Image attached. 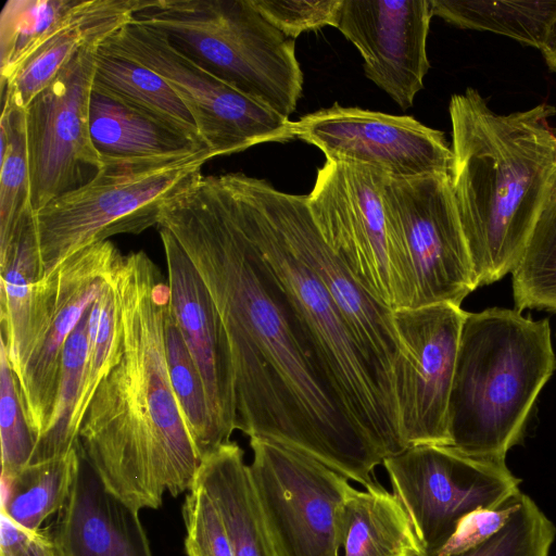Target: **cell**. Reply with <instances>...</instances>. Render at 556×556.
Wrapping results in <instances>:
<instances>
[{"mask_svg":"<svg viewBox=\"0 0 556 556\" xmlns=\"http://www.w3.org/2000/svg\"><path fill=\"white\" fill-rule=\"evenodd\" d=\"M268 200L287 240L319 278L355 336L371 368L394 399L393 374L405 358L393 309L377 300L327 244L307 204V195L280 191L269 182Z\"/></svg>","mask_w":556,"mask_h":556,"instance_id":"obj_17","label":"cell"},{"mask_svg":"<svg viewBox=\"0 0 556 556\" xmlns=\"http://www.w3.org/2000/svg\"><path fill=\"white\" fill-rule=\"evenodd\" d=\"M511 274L516 309L556 312V184Z\"/></svg>","mask_w":556,"mask_h":556,"instance_id":"obj_33","label":"cell"},{"mask_svg":"<svg viewBox=\"0 0 556 556\" xmlns=\"http://www.w3.org/2000/svg\"><path fill=\"white\" fill-rule=\"evenodd\" d=\"M453 192L477 287L517 267L556 184L554 106L498 114L468 87L453 94Z\"/></svg>","mask_w":556,"mask_h":556,"instance_id":"obj_3","label":"cell"},{"mask_svg":"<svg viewBox=\"0 0 556 556\" xmlns=\"http://www.w3.org/2000/svg\"><path fill=\"white\" fill-rule=\"evenodd\" d=\"M156 0H80L61 26L1 86L26 109L86 46L103 42Z\"/></svg>","mask_w":556,"mask_h":556,"instance_id":"obj_21","label":"cell"},{"mask_svg":"<svg viewBox=\"0 0 556 556\" xmlns=\"http://www.w3.org/2000/svg\"><path fill=\"white\" fill-rule=\"evenodd\" d=\"M101 43L84 47L25 109L34 212L86 184L102 165L89 127Z\"/></svg>","mask_w":556,"mask_h":556,"instance_id":"obj_14","label":"cell"},{"mask_svg":"<svg viewBox=\"0 0 556 556\" xmlns=\"http://www.w3.org/2000/svg\"><path fill=\"white\" fill-rule=\"evenodd\" d=\"M136 17L253 100L287 118L295 110L303 87L295 40L250 0H156Z\"/></svg>","mask_w":556,"mask_h":556,"instance_id":"obj_6","label":"cell"},{"mask_svg":"<svg viewBox=\"0 0 556 556\" xmlns=\"http://www.w3.org/2000/svg\"><path fill=\"white\" fill-rule=\"evenodd\" d=\"M214 155L194 152L102 159L94 176L35 212L41 278L80 249L157 225L165 203Z\"/></svg>","mask_w":556,"mask_h":556,"instance_id":"obj_7","label":"cell"},{"mask_svg":"<svg viewBox=\"0 0 556 556\" xmlns=\"http://www.w3.org/2000/svg\"><path fill=\"white\" fill-rule=\"evenodd\" d=\"M548 68L556 73V23L544 49L541 51Z\"/></svg>","mask_w":556,"mask_h":556,"instance_id":"obj_41","label":"cell"},{"mask_svg":"<svg viewBox=\"0 0 556 556\" xmlns=\"http://www.w3.org/2000/svg\"><path fill=\"white\" fill-rule=\"evenodd\" d=\"M0 273L1 337L16 376L28 351L34 292L41 279L34 211L20 220L7 245L0 248Z\"/></svg>","mask_w":556,"mask_h":556,"instance_id":"obj_25","label":"cell"},{"mask_svg":"<svg viewBox=\"0 0 556 556\" xmlns=\"http://www.w3.org/2000/svg\"><path fill=\"white\" fill-rule=\"evenodd\" d=\"M90 308L65 343L54 409L47 430L36 442L29 464L63 455L79 444L73 424L85 379Z\"/></svg>","mask_w":556,"mask_h":556,"instance_id":"obj_32","label":"cell"},{"mask_svg":"<svg viewBox=\"0 0 556 556\" xmlns=\"http://www.w3.org/2000/svg\"><path fill=\"white\" fill-rule=\"evenodd\" d=\"M80 463L79 444L70 452L28 464L10 478H1V511L17 526L41 530L51 515L66 504Z\"/></svg>","mask_w":556,"mask_h":556,"instance_id":"obj_26","label":"cell"},{"mask_svg":"<svg viewBox=\"0 0 556 556\" xmlns=\"http://www.w3.org/2000/svg\"><path fill=\"white\" fill-rule=\"evenodd\" d=\"M555 367L548 319L498 307L467 312L448 401V446L505 462Z\"/></svg>","mask_w":556,"mask_h":556,"instance_id":"obj_4","label":"cell"},{"mask_svg":"<svg viewBox=\"0 0 556 556\" xmlns=\"http://www.w3.org/2000/svg\"><path fill=\"white\" fill-rule=\"evenodd\" d=\"M122 341L123 324L112 270L90 308L85 379L73 424L78 440L83 420L99 384L119 361Z\"/></svg>","mask_w":556,"mask_h":556,"instance_id":"obj_34","label":"cell"},{"mask_svg":"<svg viewBox=\"0 0 556 556\" xmlns=\"http://www.w3.org/2000/svg\"><path fill=\"white\" fill-rule=\"evenodd\" d=\"M89 127L92 143L101 159L162 156L208 149L94 83L89 104Z\"/></svg>","mask_w":556,"mask_h":556,"instance_id":"obj_23","label":"cell"},{"mask_svg":"<svg viewBox=\"0 0 556 556\" xmlns=\"http://www.w3.org/2000/svg\"><path fill=\"white\" fill-rule=\"evenodd\" d=\"M555 536L553 522L531 497L521 493L517 509L495 535L453 556H548Z\"/></svg>","mask_w":556,"mask_h":556,"instance_id":"obj_35","label":"cell"},{"mask_svg":"<svg viewBox=\"0 0 556 556\" xmlns=\"http://www.w3.org/2000/svg\"><path fill=\"white\" fill-rule=\"evenodd\" d=\"M383 205L395 253L415 277V307L460 306L478 287L451 174L388 177Z\"/></svg>","mask_w":556,"mask_h":556,"instance_id":"obj_10","label":"cell"},{"mask_svg":"<svg viewBox=\"0 0 556 556\" xmlns=\"http://www.w3.org/2000/svg\"><path fill=\"white\" fill-rule=\"evenodd\" d=\"M113 282L122 354L90 402L79 448L111 493L137 511L156 509L166 492L189 491L201 465L168 374L169 288L143 251L119 256Z\"/></svg>","mask_w":556,"mask_h":556,"instance_id":"obj_2","label":"cell"},{"mask_svg":"<svg viewBox=\"0 0 556 556\" xmlns=\"http://www.w3.org/2000/svg\"><path fill=\"white\" fill-rule=\"evenodd\" d=\"M279 31L295 40L307 30L336 26L342 0H250Z\"/></svg>","mask_w":556,"mask_h":556,"instance_id":"obj_38","label":"cell"},{"mask_svg":"<svg viewBox=\"0 0 556 556\" xmlns=\"http://www.w3.org/2000/svg\"><path fill=\"white\" fill-rule=\"evenodd\" d=\"M195 481L219 511L233 556H278L244 452L237 442L225 443L205 456Z\"/></svg>","mask_w":556,"mask_h":556,"instance_id":"obj_22","label":"cell"},{"mask_svg":"<svg viewBox=\"0 0 556 556\" xmlns=\"http://www.w3.org/2000/svg\"><path fill=\"white\" fill-rule=\"evenodd\" d=\"M165 252L169 306L200 371L225 443L236 430V386L229 340L213 299L175 237L159 227Z\"/></svg>","mask_w":556,"mask_h":556,"instance_id":"obj_19","label":"cell"},{"mask_svg":"<svg viewBox=\"0 0 556 556\" xmlns=\"http://www.w3.org/2000/svg\"><path fill=\"white\" fill-rule=\"evenodd\" d=\"M521 491L495 508H478L465 515L435 556H453L467 552L495 535L517 509Z\"/></svg>","mask_w":556,"mask_h":556,"instance_id":"obj_39","label":"cell"},{"mask_svg":"<svg viewBox=\"0 0 556 556\" xmlns=\"http://www.w3.org/2000/svg\"><path fill=\"white\" fill-rule=\"evenodd\" d=\"M226 330L236 430L305 454L366 486L383 456L352 417L269 264L243 229L224 175L199 176L163 206Z\"/></svg>","mask_w":556,"mask_h":556,"instance_id":"obj_1","label":"cell"},{"mask_svg":"<svg viewBox=\"0 0 556 556\" xmlns=\"http://www.w3.org/2000/svg\"><path fill=\"white\" fill-rule=\"evenodd\" d=\"M0 118V248L30 211V174L25 109L2 93Z\"/></svg>","mask_w":556,"mask_h":556,"instance_id":"obj_30","label":"cell"},{"mask_svg":"<svg viewBox=\"0 0 556 556\" xmlns=\"http://www.w3.org/2000/svg\"><path fill=\"white\" fill-rule=\"evenodd\" d=\"M121 255L110 240L97 242L70 255L36 283L28 351L16 375L36 442L54 409L65 343Z\"/></svg>","mask_w":556,"mask_h":556,"instance_id":"obj_13","label":"cell"},{"mask_svg":"<svg viewBox=\"0 0 556 556\" xmlns=\"http://www.w3.org/2000/svg\"><path fill=\"white\" fill-rule=\"evenodd\" d=\"M1 478H10L29 464L36 439L30 430L15 372L0 339Z\"/></svg>","mask_w":556,"mask_h":556,"instance_id":"obj_36","label":"cell"},{"mask_svg":"<svg viewBox=\"0 0 556 556\" xmlns=\"http://www.w3.org/2000/svg\"><path fill=\"white\" fill-rule=\"evenodd\" d=\"M250 446L252 481L278 556H341L350 480L278 443L252 438Z\"/></svg>","mask_w":556,"mask_h":556,"instance_id":"obj_11","label":"cell"},{"mask_svg":"<svg viewBox=\"0 0 556 556\" xmlns=\"http://www.w3.org/2000/svg\"><path fill=\"white\" fill-rule=\"evenodd\" d=\"M382 465L428 556L438 554L465 515L498 507L520 492V480L505 462L446 445L407 447Z\"/></svg>","mask_w":556,"mask_h":556,"instance_id":"obj_12","label":"cell"},{"mask_svg":"<svg viewBox=\"0 0 556 556\" xmlns=\"http://www.w3.org/2000/svg\"><path fill=\"white\" fill-rule=\"evenodd\" d=\"M293 132L326 161L374 166L391 178L452 172L453 151L444 134L412 116L334 103L293 122Z\"/></svg>","mask_w":556,"mask_h":556,"instance_id":"obj_16","label":"cell"},{"mask_svg":"<svg viewBox=\"0 0 556 556\" xmlns=\"http://www.w3.org/2000/svg\"><path fill=\"white\" fill-rule=\"evenodd\" d=\"M237 216L280 282L318 359L349 412L383 459L406 447L395 403L371 368L337 304L314 271L295 253L271 210L268 181L225 174Z\"/></svg>","mask_w":556,"mask_h":556,"instance_id":"obj_5","label":"cell"},{"mask_svg":"<svg viewBox=\"0 0 556 556\" xmlns=\"http://www.w3.org/2000/svg\"><path fill=\"white\" fill-rule=\"evenodd\" d=\"M433 16L463 29L491 31L542 51L556 23V0H430Z\"/></svg>","mask_w":556,"mask_h":556,"instance_id":"obj_27","label":"cell"},{"mask_svg":"<svg viewBox=\"0 0 556 556\" xmlns=\"http://www.w3.org/2000/svg\"><path fill=\"white\" fill-rule=\"evenodd\" d=\"M467 312L444 302L393 309L405 359L393 375L397 427L405 447L451 444L447 409Z\"/></svg>","mask_w":556,"mask_h":556,"instance_id":"obj_15","label":"cell"},{"mask_svg":"<svg viewBox=\"0 0 556 556\" xmlns=\"http://www.w3.org/2000/svg\"><path fill=\"white\" fill-rule=\"evenodd\" d=\"M80 0H8L0 14V86L71 15Z\"/></svg>","mask_w":556,"mask_h":556,"instance_id":"obj_31","label":"cell"},{"mask_svg":"<svg viewBox=\"0 0 556 556\" xmlns=\"http://www.w3.org/2000/svg\"><path fill=\"white\" fill-rule=\"evenodd\" d=\"M430 0H342L336 28L364 59V71L402 110L410 108L430 68Z\"/></svg>","mask_w":556,"mask_h":556,"instance_id":"obj_18","label":"cell"},{"mask_svg":"<svg viewBox=\"0 0 556 556\" xmlns=\"http://www.w3.org/2000/svg\"><path fill=\"white\" fill-rule=\"evenodd\" d=\"M388 177L374 166L326 161L307 204L324 240L377 300L391 309L414 308L415 277L395 253L387 225Z\"/></svg>","mask_w":556,"mask_h":556,"instance_id":"obj_8","label":"cell"},{"mask_svg":"<svg viewBox=\"0 0 556 556\" xmlns=\"http://www.w3.org/2000/svg\"><path fill=\"white\" fill-rule=\"evenodd\" d=\"M52 535L63 556H153L139 511L106 489L81 452Z\"/></svg>","mask_w":556,"mask_h":556,"instance_id":"obj_20","label":"cell"},{"mask_svg":"<svg viewBox=\"0 0 556 556\" xmlns=\"http://www.w3.org/2000/svg\"><path fill=\"white\" fill-rule=\"evenodd\" d=\"M420 555L427 554L396 495L377 480L354 488L345 506L341 556Z\"/></svg>","mask_w":556,"mask_h":556,"instance_id":"obj_24","label":"cell"},{"mask_svg":"<svg viewBox=\"0 0 556 556\" xmlns=\"http://www.w3.org/2000/svg\"><path fill=\"white\" fill-rule=\"evenodd\" d=\"M164 338L170 383L202 460L225 442L216 427L202 377L178 328L169 302L164 311Z\"/></svg>","mask_w":556,"mask_h":556,"instance_id":"obj_29","label":"cell"},{"mask_svg":"<svg viewBox=\"0 0 556 556\" xmlns=\"http://www.w3.org/2000/svg\"><path fill=\"white\" fill-rule=\"evenodd\" d=\"M0 556H63L52 534L17 526L0 511Z\"/></svg>","mask_w":556,"mask_h":556,"instance_id":"obj_40","label":"cell"},{"mask_svg":"<svg viewBox=\"0 0 556 556\" xmlns=\"http://www.w3.org/2000/svg\"><path fill=\"white\" fill-rule=\"evenodd\" d=\"M94 85L203 143L195 122L173 88L155 72L99 47Z\"/></svg>","mask_w":556,"mask_h":556,"instance_id":"obj_28","label":"cell"},{"mask_svg":"<svg viewBox=\"0 0 556 556\" xmlns=\"http://www.w3.org/2000/svg\"><path fill=\"white\" fill-rule=\"evenodd\" d=\"M182 517L188 556H233L223 518L197 481L185 497Z\"/></svg>","mask_w":556,"mask_h":556,"instance_id":"obj_37","label":"cell"},{"mask_svg":"<svg viewBox=\"0 0 556 556\" xmlns=\"http://www.w3.org/2000/svg\"><path fill=\"white\" fill-rule=\"evenodd\" d=\"M100 47L159 74L192 115L214 157L295 138L293 122L220 79L178 49L166 34L137 17Z\"/></svg>","mask_w":556,"mask_h":556,"instance_id":"obj_9","label":"cell"}]
</instances>
